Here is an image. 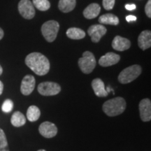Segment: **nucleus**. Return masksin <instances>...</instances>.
Returning a JSON list of instances; mask_svg holds the SVG:
<instances>
[{
	"label": "nucleus",
	"mask_w": 151,
	"mask_h": 151,
	"mask_svg": "<svg viewBox=\"0 0 151 151\" xmlns=\"http://www.w3.org/2000/svg\"><path fill=\"white\" fill-rule=\"evenodd\" d=\"M96 59L94 55L90 51H86L83 54V57L78 60V66L83 73L89 74L96 67Z\"/></svg>",
	"instance_id": "5"
},
{
	"label": "nucleus",
	"mask_w": 151,
	"mask_h": 151,
	"mask_svg": "<svg viewBox=\"0 0 151 151\" xmlns=\"http://www.w3.org/2000/svg\"><path fill=\"white\" fill-rule=\"evenodd\" d=\"M145 12H146V16L148 18H151V0H148L147 2L146 6H145Z\"/></svg>",
	"instance_id": "26"
},
{
	"label": "nucleus",
	"mask_w": 151,
	"mask_h": 151,
	"mask_svg": "<svg viewBox=\"0 0 151 151\" xmlns=\"http://www.w3.org/2000/svg\"><path fill=\"white\" fill-rule=\"evenodd\" d=\"M116 0H103V6L106 10H111L115 5Z\"/></svg>",
	"instance_id": "25"
},
{
	"label": "nucleus",
	"mask_w": 151,
	"mask_h": 151,
	"mask_svg": "<svg viewBox=\"0 0 151 151\" xmlns=\"http://www.w3.org/2000/svg\"><path fill=\"white\" fill-rule=\"evenodd\" d=\"M2 72H3V69H2V67H1V66L0 65V76L1 75Z\"/></svg>",
	"instance_id": "31"
},
{
	"label": "nucleus",
	"mask_w": 151,
	"mask_h": 151,
	"mask_svg": "<svg viewBox=\"0 0 151 151\" xmlns=\"http://www.w3.org/2000/svg\"><path fill=\"white\" fill-rule=\"evenodd\" d=\"M139 112L141 119L143 122L151 120V101L149 99H143L139 103Z\"/></svg>",
	"instance_id": "11"
},
{
	"label": "nucleus",
	"mask_w": 151,
	"mask_h": 151,
	"mask_svg": "<svg viewBox=\"0 0 151 151\" xmlns=\"http://www.w3.org/2000/svg\"><path fill=\"white\" fill-rule=\"evenodd\" d=\"M120 57L119 55L114 52H107L104 55L101 56L99 60V64L101 67H106L114 65L120 61Z\"/></svg>",
	"instance_id": "12"
},
{
	"label": "nucleus",
	"mask_w": 151,
	"mask_h": 151,
	"mask_svg": "<svg viewBox=\"0 0 151 151\" xmlns=\"http://www.w3.org/2000/svg\"><path fill=\"white\" fill-rule=\"evenodd\" d=\"M126 20H127V22L135 21V20H137V17L134 16H132V15H129V16H127L126 17Z\"/></svg>",
	"instance_id": "28"
},
{
	"label": "nucleus",
	"mask_w": 151,
	"mask_h": 151,
	"mask_svg": "<svg viewBox=\"0 0 151 151\" xmlns=\"http://www.w3.org/2000/svg\"><path fill=\"white\" fill-rule=\"evenodd\" d=\"M32 2L33 5L39 11H47L50 7V4L48 0H32Z\"/></svg>",
	"instance_id": "22"
},
{
	"label": "nucleus",
	"mask_w": 151,
	"mask_h": 151,
	"mask_svg": "<svg viewBox=\"0 0 151 151\" xmlns=\"http://www.w3.org/2000/svg\"><path fill=\"white\" fill-rule=\"evenodd\" d=\"M67 36L69 39L78 40V39H83L86 37V32L83 30L79 29V28L71 27L67 29Z\"/></svg>",
	"instance_id": "20"
},
{
	"label": "nucleus",
	"mask_w": 151,
	"mask_h": 151,
	"mask_svg": "<svg viewBox=\"0 0 151 151\" xmlns=\"http://www.w3.org/2000/svg\"><path fill=\"white\" fill-rule=\"evenodd\" d=\"M38 92L43 96H53L59 94L61 87L54 82H43L38 86Z\"/></svg>",
	"instance_id": "6"
},
{
	"label": "nucleus",
	"mask_w": 151,
	"mask_h": 151,
	"mask_svg": "<svg viewBox=\"0 0 151 151\" xmlns=\"http://www.w3.org/2000/svg\"><path fill=\"white\" fill-rule=\"evenodd\" d=\"M14 109V102L11 99H6L1 106V110L4 113H10Z\"/></svg>",
	"instance_id": "24"
},
{
	"label": "nucleus",
	"mask_w": 151,
	"mask_h": 151,
	"mask_svg": "<svg viewBox=\"0 0 151 151\" xmlns=\"http://www.w3.org/2000/svg\"><path fill=\"white\" fill-rule=\"evenodd\" d=\"M99 22L101 24L118 25L119 24V19L116 16L112 14H106L99 17Z\"/></svg>",
	"instance_id": "19"
},
{
	"label": "nucleus",
	"mask_w": 151,
	"mask_h": 151,
	"mask_svg": "<svg viewBox=\"0 0 151 151\" xmlns=\"http://www.w3.org/2000/svg\"><path fill=\"white\" fill-rule=\"evenodd\" d=\"M76 4V0H60L58 8L62 12L69 13L74 9Z\"/></svg>",
	"instance_id": "18"
},
{
	"label": "nucleus",
	"mask_w": 151,
	"mask_h": 151,
	"mask_svg": "<svg viewBox=\"0 0 151 151\" xmlns=\"http://www.w3.org/2000/svg\"><path fill=\"white\" fill-rule=\"evenodd\" d=\"M101 11V7L98 4L92 3L87 6L83 11V16L87 19H93L98 16Z\"/></svg>",
	"instance_id": "16"
},
{
	"label": "nucleus",
	"mask_w": 151,
	"mask_h": 151,
	"mask_svg": "<svg viewBox=\"0 0 151 151\" xmlns=\"http://www.w3.org/2000/svg\"><path fill=\"white\" fill-rule=\"evenodd\" d=\"M18 11L24 18L30 20L35 16V9L30 0H21L18 4Z\"/></svg>",
	"instance_id": "7"
},
{
	"label": "nucleus",
	"mask_w": 151,
	"mask_h": 151,
	"mask_svg": "<svg viewBox=\"0 0 151 151\" xmlns=\"http://www.w3.org/2000/svg\"><path fill=\"white\" fill-rule=\"evenodd\" d=\"M3 37H4V31H3V29L0 27V40L2 39Z\"/></svg>",
	"instance_id": "30"
},
{
	"label": "nucleus",
	"mask_w": 151,
	"mask_h": 151,
	"mask_svg": "<svg viewBox=\"0 0 151 151\" xmlns=\"http://www.w3.org/2000/svg\"><path fill=\"white\" fill-rule=\"evenodd\" d=\"M0 151H9L6 137L4 132L1 128H0Z\"/></svg>",
	"instance_id": "23"
},
{
	"label": "nucleus",
	"mask_w": 151,
	"mask_h": 151,
	"mask_svg": "<svg viewBox=\"0 0 151 151\" xmlns=\"http://www.w3.org/2000/svg\"><path fill=\"white\" fill-rule=\"evenodd\" d=\"M35 78L33 76L27 75L24 77L21 82L20 91L24 95H29L35 88Z\"/></svg>",
	"instance_id": "10"
},
{
	"label": "nucleus",
	"mask_w": 151,
	"mask_h": 151,
	"mask_svg": "<svg viewBox=\"0 0 151 151\" xmlns=\"http://www.w3.org/2000/svg\"><path fill=\"white\" fill-rule=\"evenodd\" d=\"M60 24L55 20H48L43 24L41 33L48 42H52L55 40L59 32Z\"/></svg>",
	"instance_id": "4"
},
{
	"label": "nucleus",
	"mask_w": 151,
	"mask_h": 151,
	"mask_svg": "<svg viewBox=\"0 0 151 151\" xmlns=\"http://www.w3.org/2000/svg\"><path fill=\"white\" fill-rule=\"evenodd\" d=\"M138 44L143 50H146L151 46V32L150 30L143 31L138 38Z\"/></svg>",
	"instance_id": "15"
},
{
	"label": "nucleus",
	"mask_w": 151,
	"mask_h": 151,
	"mask_svg": "<svg viewBox=\"0 0 151 151\" xmlns=\"http://www.w3.org/2000/svg\"><path fill=\"white\" fill-rule=\"evenodd\" d=\"M41 111L36 106H30L27 111V118L30 122H35L39 120Z\"/></svg>",
	"instance_id": "21"
},
{
	"label": "nucleus",
	"mask_w": 151,
	"mask_h": 151,
	"mask_svg": "<svg viewBox=\"0 0 151 151\" xmlns=\"http://www.w3.org/2000/svg\"><path fill=\"white\" fill-rule=\"evenodd\" d=\"M126 109V101L122 97H115L104 103L103 111L108 116L114 117L122 114Z\"/></svg>",
	"instance_id": "2"
},
{
	"label": "nucleus",
	"mask_w": 151,
	"mask_h": 151,
	"mask_svg": "<svg viewBox=\"0 0 151 151\" xmlns=\"http://www.w3.org/2000/svg\"><path fill=\"white\" fill-rule=\"evenodd\" d=\"M92 87L94 94L99 97H105L108 96L109 92L105 88L103 81L100 78H95L92 81Z\"/></svg>",
	"instance_id": "14"
},
{
	"label": "nucleus",
	"mask_w": 151,
	"mask_h": 151,
	"mask_svg": "<svg viewBox=\"0 0 151 151\" xmlns=\"http://www.w3.org/2000/svg\"><path fill=\"white\" fill-rule=\"evenodd\" d=\"M130 46H131V42L129 39L120 36H116L112 41L113 48L118 51H124L129 49Z\"/></svg>",
	"instance_id": "13"
},
{
	"label": "nucleus",
	"mask_w": 151,
	"mask_h": 151,
	"mask_svg": "<svg viewBox=\"0 0 151 151\" xmlns=\"http://www.w3.org/2000/svg\"><path fill=\"white\" fill-rule=\"evenodd\" d=\"M39 133L43 136V137L48 138H52L55 137L57 133H58V128L56 125L50 122H43L39 126Z\"/></svg>",
	"instance_id": "9"
},
{
	"label": "nucleus",
	"mask_w": 151,
	"mask_h": 151,
	"mask_svg": "<svg viewBox=\"0 0 151 151\" xmlns=\"http://www.w3.org/2000/svg\"><path fill=\"white\" fill-rule=\"evenodd\" d=\"M107 29L101 24H93L90 26L88 30V35L91 37V40L94 43H98L104 35H106Z\"/></svg>",
	"instance_id": "8"
},
{
	"label": "nucleus",
	"mask_w": 151,
	"mask_h": 151,
	"mask_svg": "<svg viewBox=\"0 0 151 151\" xmlns=\"http://www.w3.org/2000/svg\"><path fill=\"white\" fill-rule=\"evenodd\" d=\"M3 90H4V85H3V83L1 82V81H0V95H1V94H2Z\"/></svg>",
	"instance_id": "29"
},
{
	"label": "nucleus",
	"mask_w": 151,
	"mask_h": 151,
	"mask_svg": "<svg viewBox=\"0 0 151 151\" xmlns=\"http://www.w3.org/2000/svg\"><path fill=\"white\" fill-rule=\"evenodd\" d=\"M142 71L140 65H134L123 69L118 76V81L122 84H127L137 79Z\"/></svg>",
	"instance_id": "3"
},
{
	"label": "nucleus",
	"mask_w": 151,
	"mask_h": 151,
	"mask_svg": "<svg viewBox=\"0 0 151 151\" xmlns=\"http://www.w3.org/2000/svg\"><path fill=\"white\" fill-rule=\"evenodd\" d=\"M25 64L38 76H44L50 70L48 58L40 52H32L25 58Z\"/></svg>",
	"instance_id": "1"
},
{
	"label": "nucleus",
	"mask_w": 151,
	"mask_h": 151,
	"mask_svg": "<svg viewBox=\"0 0 151 151\" xmlns=\"http://www.w3.org/2000/svg\"><path fill=\"white\" fill-rule=\"evenodd\" d=\"M125 9L128 11H133L136 9V5L134 4H129L125 5Z\"/></svg>",
	"instance_id": "27"
},
{
	"label": "nucleus",
	"mask_w": 151,
	"mask_h": 151,
	"mask_svg": "<svg viewBox=\"0 0 151 151\" xmlns=\"http://www.w3.org/2000/svg\"><path fill=\"white\" fill-rule=\"evenodd\" d=\"M37 151H46V150H43V149H41V150H37Z\"/></svg>",
	"instance_id": "32"
},
{
	"label": "nucleus",
	"mask_w": 151,
	"mask_h": 151,
	"mask_svg": "<svg viewBox=\"0 0 151 151\" xmlns=\"http://www.w3.org/2000/svg\"><path fill=\"white\" fill-rule=\"evenodd\" d=\"M11 122L12 125L14 126V127H22V126H23L26 123V118L21 112L16 111L11 116Z\"/></svg>",
	"instance_id": "17"
}]
</instances>
